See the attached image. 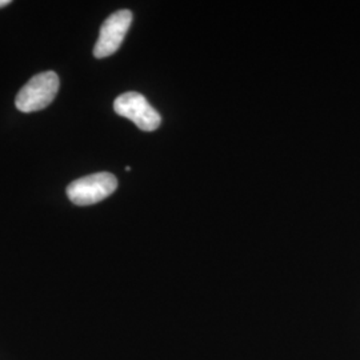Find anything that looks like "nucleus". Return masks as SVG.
Instances as JSON below:
<instances>
[{"instance_id":"obj_1","label":"nucleus","mask_w":360,"mask_h":360,"mask_svg":"<svg viewBox=\"0 0 360 360\" xmlns=\"http://www.w3.org/2000/svg\"><path fill=\"white\" fill-rule=\"evenodd\" d=\"M59 90V77L53 71H46L31 77L18 92L15 105L20 112L40 111L52 103Z\"/></svg>"},{"instance_id":"obj_2","label":"nucleus","mask_w":360,"mask_h":360,"mask_svg":"<svg viewBox=\"0 0 360 360\" xmlns=\"http://www.w3.org/2000/svg\"><path fill=\"white\" fill-rule=\"evenodd\" d=\"M116 188L117 180L112 174L99 172L72 181L67 187V196L77 206H91L112 195Z\"/></svg>"},{"instance_id":"obj_3","label":"nucleus","mask_w":360,"mask_h":360,"mask_svg":"<svg viewBox=\"0 0 360 360\" xmlns=\"http://www.w3.org/2000/svg\"><path fill=\"white\" fill-rule=\"evenodd\" d=\"M114 110L117 115L127 117L146 132L159 129L162 123L159 112L139 92H126L117 96L114 102Z\"/></svg>"},{"instance_id":"obj_4","label":"nucleus","mask_w":360,"mask_h":360,"mask_svg":"<svg viewBox=\"0 0 360 360\" xmlns=\"http://www.w3.org/2000/svg\"><path fill=\"white\" fill-rule=\"evenodd\" d=\"M131 23L132 13L129 10H120L108 16L102 25L99 39L94 49L95 58L103 59L115 53L126 38Z\"/></svg>"},{"instance_id":"obj_5","label":"nucleus","mask_w":360,"mask_h":360,"mask_svg":"<svg viewBox=\"0 0 360 360\" xmlns=\"http://www.w3.org/2000/svg\"><path fill=\"white\" fill-rule=\"evenodd\" d=\"M11 1L10 0H0V8H3V7H6V6H8Z\"/></svg>"}]
</instances>
